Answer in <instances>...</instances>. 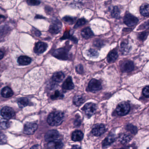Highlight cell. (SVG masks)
<instances>
[{"instance_id":"29","label":"cell","mask_w":149,"mask_h":149,"mask_svg":"<svg viewBox=\"0 0 149 149\" xmlns=\"http://www.w3.org/2000/svg\"><path fill=\"white\" fill-rule=\"evenodd\" d=\"M126 129L127 130L133 134H136L137 132V128L133 125H132V124H129V125H127L126 127Z\"/></svg>"},{"instance_id":"40","label":"cell","mask_w":149,"mask_h":149,"mask_svg":"<svg viewBox=\"0 0 149 149\" xmlns=\"http://www.w3.org/2000/svg\"><path fill=\"white\" fill-rule=\"evenodd\" d=\"M34 33H35V35L37 36H40V35H41V33H40V32L37 30H35V31H34Z\"/></svg>"},{"instance_id":"20","label":"cell","mask_w":149,"mask_h":149,"mask_svg":"<svg viewBox=\"0 0 149 149\" xmlns=\"http://www.w3.org/2000/svg\"><path fill=\"white\" fill-rule=\"evenodd\" d=\"M1 94L3 97L8 98L12 97L13 95V92L10 88L8 87H5L2 89Z\"/></svg>"},{"instance_id":"25","label":"cell","mask_w":149,"mask_h":149,"mask_svg":"<svg viewBox=\"0 0 149 149\" xmlns=\"http://www.w3.org/2000/svg\"><path fill=\"white\" fill-rule=\"evenodd\" d=\"M119 140L120 142L123 144H127L131 140L130 136L126 134H122L120 135L119 137Z\"/></svg>"},{"instance_id":"15","label":"cell","mask_w":149,"mask_h":149,"mask_svg":"<svg viewBox=\"0 0 149 149\" xmlns=\"http://www.w3.org/2000/svg\"><path fill=\"white\" fill-rule=\"evenodd\" d=\"M134 65L133 62L127 61L125 62L122 66V70L126 72H130L134 69Z\"/></svg>"},{"instance_id":"2","label":"cell","mask_w":149,"mask_h":149,"mask_svg":"<svg viewBox=\"0 0 149 149\" xmlns=\"http://www.w3.org/2000/svg\"><path fill=\"white\" fill-rule=\"evenodd\" d=\"M116 110L118 115L124 116L130 112V104L126 102L121 103L118 104Z\"/></svg>"},{"instance_id":"39","label":"cell","mask_w":149,"mask_h":149,"mask_svg":"<svg viewBox=\"0 0 149 149\" xmlns=\"http://www.w3.org/2000/svg\"><path fill=\"white\" fill-rule=\"evenodd\" d=\"M148 32H144L141 33L139 36V38L140 40H144L146 38V37L148 35Z\"/></svg>"},{"instance_id":"43","label":"cell","mask_w":149,"mask_h":149,"mask_svg":"<svg viewBox=\"0 0 149 149\" xmlns=\"http://www.w3.org/2000/svg\"><path fill=\"white\" fill-rule=\"evenodd\" d=\"M0 56H1L0 59H1V60L4 57V53H3L2 51H1V52H0Z\"/></svg>"},{"instance_id":"18","label":"cell","mask_w":149,"mask_h":149,"mask_svg":"<svg viewBox=\"0 0 149 149\" xmlns=\"http://www.w3.org/2000/svg\"><path fill=\"white\" fill-rule=\"evenodd\" d=\"M115 136L113 134L109 135L108 137H107L103 141V146H108L110 145L112 143H113L115 141Z\"/></svg>"},{"instance_id":"42","label":"cell","mask_w":149,"mask_h":149,"mask_svg":"<svg viewBox=\"0 0 149 149\" xmlns=\"http://www.w3.org/2000/svg\"><path fill=\"white\" fill-rule=\"evenodd\" d=\"M38 146H39L38 145H36L32 146L30 149H38Z\"/></svg>"},{"instance_id":"4","label":"cell","mask_w":149,"mask_h":149,"mask_svg":"<svg viewBox=\"0 0 149 149\" xmlns=\"http://www.w3.org/2000/svg\"><path fill=\"white\" fill-rule=\"evenodd\" d=\"M102 88V84L100 81L95 79L91 80L88 85V89L91 92H96L101 90Z\"/></svg>"},{"instance_id":"12","label":"cell","mask_w":149,"mask_h":149,"mask_svg":"<svg viewBox=\"0 0 149 149\" xmlns=\"http://www.w3.org/2000/svg\"><path fill=\"white\" fill-rule=\"evenodd\" d=\"M47 48V43L44 42H39L36 43L34 51L35 53L37 54H41L44 53Z\"/></svg>"},{"instance_id":"45","label":"cell","mask_w":149,"mask_h":149,"mask_svg":"<svg viewBox=\"0 0 149 149\" xmlns=\"http://www.w3.org/2000/svg\"><path fill=\"white\" fill-rule=\"evenodd\" d=\"M148 149H149V148H148Z\"/></svg>"},{"instance_id":"27","label":"cell","mask_w":149,"mask_h":149,"mask_svg":"<svg viewBox=\"0 0 149 149\" xmlns=\"http://www.w3.org/2000/svg\"><path fill=\"white\" fill-rule=\"evenodd\" d=\"M66 39H71L73 41L75 42V43H77L78 42V40L76 39V38L73 37L71 35L70 32H68L66 31L65 32L62 37L61 38V39H62H62L65 40Z\"/></svg>"},{"instance_id":"44","label":"cell","mask_w":149,"mask_h":149,"mask_svg":"<svg viewBox=\"0 0 149 149\" xmlns=\"http://www.w3.org/2000/svg\"><path fill=\"white\" fill-rule=\"evenodd\" d=\"M122 149H128V148H122Z\"/></svg>"},{"instance_id":"32","label":"cell","mask_w":149,"mask_h":149,"mask_svg":"<svg viewBox=\"0 0 149 149\" xmlns=\"http://www.w3.org/2000/svg\"><path fill=\"white\" fill-rule=\"evenodd\" d=\"M63 20L65 22L70 24H73L74 23V21L76 19V18L73 17H70V16H65L63 18Z\"/></svg>"},{"instance_id":"21","label":"cell","mask_w":149,"mask_h":149,"mask_svg":"<svg viewBox=\"0 0 149 149\" xmlns=\"http://www.w3.org/2000/svg\"><path fill=\"white\" fill-rule=\"evenodd\" d=\"M81 36L85 38H89L94 35L90 28L87 27L82 30L81 32Z\"/></svg>"},{"instance_id":"35","label":"cell","mask_w":149,"mask_h":149,"mask_svg":"<svg viewBox=\"0 0 149 149\" xmlns=\"http://www.w3.org/2000/svg\"><path fill=\"white\" fill-rule=\"evenodd\" d=\"M9 126V123L8 121L7 120L1 121V129H4L7 128Z\"/></svg>"},{"instance_id":"13","label":"cell","mask_w":149,"mask_h":149,"mask_svg":"<svg viewBox=\"0 0 149 149\" xmlns=\"http://www.w3.org/2000/svg\"><path fill=\"white\" fill-rule=\"evenodd\" d=\"M62 89L66 90H71L74 88V84L71 77H69L64 81L62 85Z\"/></svg>"},{"instance_id":"37","label":"cell","mask_w":149,"mask_h":149,"mask_svg":"<svg viewBox=\"0 0 149 149\" xmlns=\"http://www.w3.org/2000/svg\"><path fill=\"white\" fill-rule=\"evenodd\" d=\"M76 71L78 73L81 74L84 72V69H83V66L81 65H79L77 66L76 67Z\"/></svg>"},{"instance_id":"3","label":"cell","mask_w":149,"mask_h":149,"mask_svg":"<svg viewBox=\"0 0 149 149\" xmlns=\"http://www.w3.org/2000/svg\"><path fill=\"white\" fill-rule=\"evenodd\" d=\"M53 56L60 60H67L69 58L68 49L67 48H60L56 49L53 53Z\"/></svg>"},{"instance_id":"1","label":"cell","mask_w":149,"mask_h":149,"mask_svg":"<svg viewBox=\"0 0 149 149\" xmlns=\"http://www.w3.org/2000/svg\"><path fill=\"white\" fill-rule=\"evenodd\" d=\"M64 115L62 112L55 111L51 113L48 116L47 122L51 126H58L63 121Z\"/></svg>"},{"instance_id":"17","label":"cell","mask_w":149,"mask_h":149,"mask_svg":"<svg viewBox=\"0 0 149 149\" xmlns=\"http://www.w3.org/2000/svg\"><path fill=\"white\" fill-rule=\"evenodd\" d=\"M84 134L82 132L79 130H76L72 133V139L75 142L80 141L83 139Z\"/></svg>"},{"instance_id":"23","label":"cell","mask_w":149,"mask_h":149,"mask_svg":"<svg viewBox=\"0 0 149 149\" xmlns=\"http://www.w3.org/2000/svg\"><path fill=\"white\" fill-rule=\"evenodd\" d=\"M140 13L144 16H149V5L144 4L140 8Z\"/></svg>"},{"instance_id":"9","label":"cell","mask_w":149,"mask_h":149,"mask_svg":"<svg viewBox=\"0 0 149 149\" xmlns=\"http://www.w3.org/2000/svg\"><path fill=\"white\" fill-rule=\"evenodd\" d=\"M62 24L59 21L56 20L53 22L49 27V31L53 34H56L61 30Z\"/></svg>"},{"instance_id":"7","label":"cell","mask_w":149,"mask_h":149,"mask_svg":"<svg viewBox=\"0 0 149 149\" xmlns=\"http://www.w3.org/2000/svg\"><path fill=\"white\" fill-rule=\"evenodd\" d=\"M38 125L35 122H28L24 126V133L27 135L33 134L37 129Z\"/></svg>"},{"instance_id":"31","label":"cell","mask_w":149,"mask_h":149,"mask_svg":"<svg viewBox=\"0 0 149 149\" xmlns=\"http://www.w3.org/2000/svg\"><path fill=\"white\" fill-rule=\"evenodd\" d=\"M88 54L90 56L92 57H96L98 56V52L94 49H90L88 51Z\"/></svg>"},{"instance_id":"24","label":"cell","mask_w":149,"mask_h":149,"mask_svg":"<svg viewBox=\"0 0 149 149\" xmlns=\"http://www.w3.org/2000/svg\"><path fill=\"white\" fill-rule=\"evenodd\" d=\"M18 104L20 108H23L29 104V101L27 98H22L18 100Z\"/></svg>"},{"instance_id":"38","label":"cell","mask_w":149,"mask_h":149,"mask_svg":"<svg viewBox=\"0 0 149 149\" xmlns=\"http://www.w3.org/2000/svg\"><path fill=\"white\" fill-rule=\"evenodd\" d=\"M60 96V93L58 91H56L52 95H51V98L53 99H55L58 98Z\"/></svg>"},{"instance_id":"14","label":"cell","mask_w":149,"mask_h":149,"mask_svg":"<svg viewBox=\"0 0 149 149\" xmlns=\"http://www.w3.org/2000/svg\"><path fill=\"white\" fill-rule=\"evenodd\" d=\"M47 147L49 149H61L63 147V144L60 140H54L48 144Z\"/></svg>"},{"instance_id":"8","label":"cell","mask_w":149,"mask_h":149,"mask_svg":"<svg viewBox=\"0 0 149 149\" xmlns=\"http://www.w3.org/2000/svg\"><path fill=\"white\" fill-rule=\"evenodd\" d=\"M84 110L85 113L88 116L93 115L96 111V106L93 103H89L85 104L84 107Z\"/></svg>"},{"instance_id":"19","label":"cell","mask_w":149,"mask_h":149,"mask_svg":"<svg viewBox=\"0 0 149 149\" xmlns=\"http://www.w3.org/2000/svg\"><path fill=\"white\" fill-rule=\"evenodd\" d=\"M65 75L62 72H58L54 73L52 76V79L55 82H60L63 80L65 78Z\"/></svg>"},{"instance_id":"6","label":"cell","mask_w":149,"mask_h":149,"mask_svg":"<svg viewBox=\"0 0 149 149\" xmlns=\"http://www.w3.org/2000/svg\"><path fill=\"white\" fill-rule=\"evenodd\" d=\"M1 115L5 119H9L15 115V113L12 108L9 107H4L1 110Z\"/></svg>"},{"instance_id":"16","label":"cell","mask_w":149,"mask_h":149,"mask_svg":"<svg viewBox=\"0 0 149 149\" xmlns=\"http://www.w3.org/2000/svg\"><path fill=\"white\" fill-rule=\"evenodd\" d=\"M32 59L30 57L27 56H19L18 59V63L20 65H30Z\"/></svg>"},{"instance_id":"22","label":"cell","mask_w":149,"mask_h":149,"mask_svg":"<svg viewBox=\"0 0 149 149\" xmlns=\"http://www.w3.org/2000/svg\"><path fill=\"white\" fill-rule=\"evenodd\" d=\"M118 58V54L115 50L111 51L107 56V60L108 62H113L116 60Z\"/></svg>"},{"instance_id":"26","label":"cell","mask_w":149,"mask_h":149,"mask_svg":"<svg viewBox=\"0 0 149 149\" xmlns=\"http://www.w3.org/2000/svg\"><path fill=\"white\" fill-rule=\"evenodd\" d=\"M84 102V99L80 95H77L73 98V102L76 106H80Z\"/></svg>"},{"instance_id":"10","label":"cell","mask_w":149,"mask_h":149,"mask_svg":"<svg viewBox=\"0 0 149 149\" xmlns=\"http://www.w3.org/2000/svg\"><path fill=\"white\" fill-rule=\"evenodd\" d=\"M59 137V133L57 130H51L49 131L46 133L45 136V139L46 141L50 142L54 140H57Z\"/></svg>"},{"instance_id":"34","label":"cell","mask_w":149,"mask_h":149,"mask_svg":"<svg viewBox=\"0 0 149 149\" xmlns=\"http://www.w3.org/2000/svg\"><path fill=\"white\" fill-rule=\"evenodd\" d=\"M121 49L122 50L123 52H128L129 50H130L129 46L126 43H122L121 44Z\"/></svg>"},{"instance_id":"36","label":"cell","mask_w":149,"mask_h":149,"mask_svg":"<svg viewBox=\"0 0 149 149\" xmlns=\"http://www.w3.org/2000/svg\"><path fill=\"white\" fill-rule=\"evenodd\" d=\"M143 94L146 97L149 98V86L144 88L143 90Z\"/></svg>"},{"instance_id":"30","label":"cell","mask_w":149,"mask_h":149,"mask_svg":"<svg viewBox=\"0 0 149 149\" xmlns=\"http://www.w3.org/2000/svg\"><path fill=\"white\" fill-rule=\"evenodd\" d=\"M86 23V20L84 18L79 19L77 23H76V25H75V26H74V28H75V29L78 28V27L84 25Z\"/></svg>"},{"instance_id":"41","label":"cell","mask_w":149,"mask_h":149,"mask_svg":"<svg viewBox=\"0 0 149 149\" xmlns=\"http://www.w3.org/2000/svg\"><path fill=\"white\" fill-rule=\"evenodd\" d=\"M71 149H80V147L78 145H74L73 146L72 148Z\"/></svg>"},{"instance_id":"28","label":"cell","mask_w":149,"mask_h":149,"mask_svg":"<svg viewBox=\"0 0 149 149\" xmlns=\"http://www.w3.org/2000/svg\"><path fill=\"white\" fill-rule=\"evenodd\" d=\"M111 15L112 17L115 18H118L120 16V11L117 7H114L113 8L111 11Z\"/></svg>"},{"instance_id":"5","label":"cell","mask_w":149,"mask_h":149,"mask_svg":"<svg viewBox=\"0 0 149 149\" xmlns=\"http://www.w3.org/2000/svg\"><path fill=\"white\" fill-rule=\"evenodd\" d=\"M138 22L137 18L130 14H127L124 19V23L129 27L134 26Z\"/></svg>"},{"instance_id":"33","label":"cell","mask_w":149,"mask_h":149,"mask_svg":"<svg viewBox=\"0 0 149 149\" xmlns=\"http://www.w3.org/2000/svg\"><path fill=\"white\" fill-rule=\"evenodd\" d=\"M27 2L28 5L32 6L38 5L40 3V1H34V0L28 1H27Z\"/></svg>"},{"instance_id":"11","label":"cell","mask_w":149,"mask_h":149,"mask_svg":"<svg viewBox=\"0 0 149 149\" xmlns=\"http://www.w3.org/2000/svg\"><path fill=\"white\" fill-rule=\"evenodd\" d=\"M105 131V126L103 124H97L92 129V134L94 136L98 137L103 134Z\"/></svg>"}]
</instances>
